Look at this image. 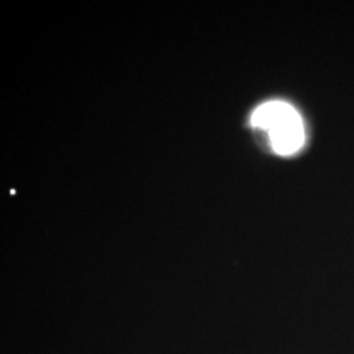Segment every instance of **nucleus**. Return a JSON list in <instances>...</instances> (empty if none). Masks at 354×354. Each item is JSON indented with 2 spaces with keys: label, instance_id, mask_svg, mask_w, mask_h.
I'll return each mask as SVG.
<instances>
[{
  "label": "nucleus",
  "instance_id": "1",
  "mask_svg": "<svg viewBox=\"0 0 354 354\" xmlns=\"http://www.w3.org/2000/svg\"><path fill=\"white\" fill-rule=\"evenodd\" d=\"M251 124L268 131L272 149L279 155H292L304 146V122L289 102L272 100L261 104L253 112Z\"/></svg>",
  "mask_w": 354,
  "mask_h": 354
}]
</instances>
